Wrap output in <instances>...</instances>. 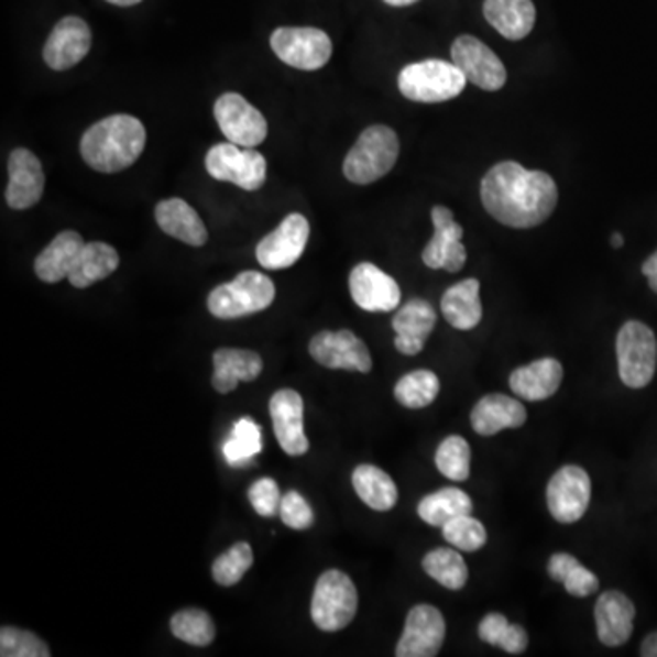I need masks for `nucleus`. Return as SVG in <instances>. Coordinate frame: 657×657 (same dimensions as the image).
<instances>
[{
  "instance_id": "ea45409f",
  "label": "nucleus",
  "mask_w": 657,
  "mask_h": 657,
  "mask_svg": "<svg viewBox=\"0 0 657 657\" xmlns=\"http://www.w3.org/2000/svg\"><path fill=\"white\" fill-rule=\"evenodd\" d=\"M254 562V554L249 543H236L232 548L221 554L212 565V578L221 587H234L240 583L247 570Z\"/></svg>"
},
{
  "instance_id": "4468645a",
  "label": "nucleus",
  "mask_w": 657,
  "mask_h": 657,
  "mask_svg": "<svg viewBox=\"0 0 657 657\" xmlns=\"http://www.w3.org/2000/svg\"><path fill=\"white\" fill-rule=\"evenodd\" d=\"M309 353L318 364L327 369H343L369 373L373 359L368 346L353 331H321L313 337Z\"/></svg>"
},
{
  "instance_id": "aec40b11",
  "label": "nucleus",
  "mask_w": 657,
  "mask_h": 657,
  "mask_svg": "<svg viewBox=\"0 0 657 657\" xmlns=\"http://www.w3.org/2000/svg\"><path fill=\"white\" fill-rule=\"evenodd\" d=\"M10 183L6 187V204L11 209L26 210L39 204L44 193V172L37 155L28 149L11 152L8 161Z\"/></svg>"
},
{
  "instance_id": "f257e3e1",
  "label": "nucleus",
  "mask_w": 657,
  "mask_h": 657,
  "mask_svg": "<svg viewBox=\"0 0 657 657\" xmlns=\"http://www.w3.org/2000/svg\"><path fill=\"white\" fill-rule=\"evenodd\" d=\"M481 201L499 223L512 229H534L554 215L559 190L550 174L503 161L482 177Z\"/></svg>"
},
{
  "instance_id": "a18cd8bd",
  "label": "nucleus",
  "mask_w": 657,
  "mask_h": 657,
  "mask_svg": "<svg viewBox=\"0 0 657 657\" xmlns=\"http://www.w3.org/2000/svg\"><path fill=\"white\" fill-rule=\"evenodd\" d=\"M642 273L647 276L650 289L657 293V251L648 258L647 262L643 263Z\"/></svg>"
},
{
  "instance_id": "49530a36",
  "label": "nucleus",
  "mask_w": 657,
  "mask_h": 657,
  "mask_svg": "<svg viewBox=\"0 0 657 657\" xmlns=\"http://www.w3.org/2000/svg\"><path fill=\"white\" fill-rule=\"evenodd\" d=\"M642 656L657 657V632L645 637V642L642 643Z\"/></svg>"
},
{
  "instance_id": "72a5a7b5",
  "label": "nucleus",
  "mask_w": 657,
  "mask_h": 657,
  "mask_svg": "<svg viewBox=\"0 0 657 657\" xmlns=\"http://www.w3.org/2000/svg\"><path fill=\"white\" fill-rule=\"evenodd\" d=\"M424 572L435 579L440 587L451 592L462 590L468 583V565L464 557L453 548H437L426 554L423 559Z\"/></svg>"
},
{
  "instance_id": "c9c22d12",
  "label": "nucleus",
  "mask_w": 657,
  "mask_h": 657,
  "mask_svg": "<svg viewBox=\"0 0 657 657\" xmlns=\"http://www.w3.org/2000/svg\"><path fill=\"white\" fill-rule=\"evenodd\" d=\"M479 637L482 642L499 647L504 653L523 654L528 647V634L521 625H512L503 614L492 612L479 623Z\"/></svg>"
},
{
  "instance_id": "c85d7f7f",
  "label": "nucleus",
  "mask_w": 657,
  "mask_h": 657,
  "mask_svg": "<svg viewBox=\"0 0 657 657\" xmlns=\"http://www.w3.org/2000/svg\"><path fill=\"white\" fill-rule=\"evenodd\" d=\"M484 17L503 37L521 41L534 30L537 11L532 0H484Z\"/></svg>"
},
{
  "instance_id": "412c9836",
  "label": "nucleus",
  "mask_w": 657,
  "mask_h": 657,
  "mask_svg": "<svg viewBox=\"0 0 657 657\" xmlns=\"http://www.w3.org/2000/svg\"><path fill=\"white\" fill-rule=\"evenodd\" d=\"M593 615H595L599 642L606 647H621L631 639L634 620H636V606L625 593L620 590L601 593Z\"/></svg>"
},
{
  "instance_id": "a211bd4d",
  "label": "nucleus",
  "mask_w": 657,
  "mask_h": 657,
  "mask_svg": "<svg viewBox=\"0 0 657 657\" xmlns=\"http://www.w3.org/2000/svg\"><path fill=\"white\" fill-rule=\"evenodd\" d=\"M354 304L368 313H390L401 305V287L395 278L373 263H359L349 274Z\"/></svg>"
},
{
  "instance_id": "bb28decb",
  "label": "nucleus",
  "mask_w": 657,
  "mask_h": 657,
  "mask_svg": "<svg viewBox=\"0 0 657 657\" xmlns=\"http://www.w3.org/2000/svg\"><path fill=\"white\" fill-rule=\"evenodd\" d=\"M83 247L85 240L75 230H65L55 236L35 260L37 278L43 280L44 284H59L61 280L68 278Z\"/></svg>"
},
{
  "instance_id": "e433bc0d",
  "label": "nucleus",
  "mask_w": 657,
  "mask_h": 657,
  "mask_svg": "<svg viewBox=\"0 0 657 657\" xmlns=\"http://www.w3.org/2000/svg\"><path fill=\"white\" fill-rule=\"evenodd\" d=\"M435 466L449 481H468L471 471V448L468 440L460 435L444 438L435 453Z\"/></svg>"
},
{
  "instance_id": "9b49d317",
  "label": "nucleus",
  "mask_w": 657,
  "mask_h": 657,
  "mask_svg": "<svg viewBox=\"0 0 657 657\" xmlns=\"http://www.w3.org/2000/svg\"><path fill=\"white\" fill-rule=\"evenodd\" d=\"M216 121L225 138L234 145L254 149L267 138V121L245 97L227 91L215 105Z\"/></svg>"
},
{
  "instance_id": "a19ab883",
  "label": "nucleus",
  "mask_w": 657,
  "mask_h": 657,
  "mask_svg": "<svg viewBox=\"0 0 657 657\" xmlns=\"http://www.w3.org/2000/svg\"><path fill=\"white\" fill-rule=\"evenodd\" d=\"M444 539L448 545L459 548L460 551L481 550L486 545L488 532L479 518L470 515H460L442 526Z\"/></svg>"
},
{
  "instance_id": "f03ea898",
  "label": "nucleus",
  "mask_w": 657,
  "mask_h": 657,
  "mask_svg": "<svg viewBox=\"0 0 657 657\" xmlns=\"http://www.w3.org/2000/svg\"><path fill=\"white\" fill-rule=\"evenodd\" d=\"M146 145L140 119L118 113L91 124L80 140V155L94 171L116 174L134 165Z\"/></svg>"
},
{
  "instance_id": "5701e85b",
  "label": "nucleus",
  "mask_w": 657,
  "mask_h": 657,
  "mask_svg": "<svg viewBox=\"0 0 657 657\" xmlns=\"http://www.w3.org/2000/svg\"><path fill=\"white\" fill-rule=\"evenodd\" d=\"M528 418L523 402L512 396L493 393L482 396L471 412V428L482 437H493L504 429H517Z\"/></svg>"
},
{
  "instance_id": "4be33fe9",
  "label": "nucleus",
  "mask_w": 657,
  "mask_h": 657,
  "mask_svg": "<svg viewBox=\"0 0 657 657\" xmlns=\"http://www.w3.org/2000/svg\"><path fill=\"white\" fill-rule=\"evenodd\" d=\"M437 326V313L434 305L423 298H413L402 305L393 316L395 348L406 357H415L423 351L429 335Z\"/></svg>"
},
{
  "instance_id": "37998d69",
  "label": "nucleus",
  "mask_w": 657,
  "mask_h": 657,
  "mask_svg": "<svg viewBox=\"0 0 657 657\" xmlns=\"http://www.w3.org/2000/svg\"><path fill=\"white\" fill-rule=\"evenodd\" d=\"M280 517L285 526L293 529H307L315 523V512L304 495L298 492H287L280 504Z\"/></svg>"
},
{
  "instance_id": "473e14b6",
  "label": "nucleus",
  "mask_w": 657,
  "mask_h": 657,
  "mask_svg": "<svg viewBox=\"0 0 657 657\" xmlns=\"http://www.w3.org/2000/svg\"><path fill=\"white\" fill-rule=\"evenodd\" d=\"M548 573L557 583L565 584L567 592L573 598H588L599 590V579L595 573L583 567L576 557L567 551L554 554L548 561Z\"/></svg>"
},
{
  "instance_id": "a878e982",
  "label": "nucleus",
  "mask_w": 657,
  "mask_h": 657,
  "mask_svg": "<svg viewBox=\"0 0 657 657\" xmlns=\"http://www.w3.org/2000/svg\"><path fill=\"white\" fill-rule=\"evenodd\" d=\"M212 360V387L221 395L232 393L240 382L256 380L263 371L262 357L247 349H218Z\"/></svg>"
},
{
  "instance_id": "0eeeda50",
  "label": "nucleus",
  "mask_w": 657,
  "mask_h": 657,
  "mask_svg": "<svg viewBox=\"0 0 657 657\" xmlns=\"http://www.w3.org/2000/svg\"><path fill=\"white\" fill-rule=\"evenodd\" d=\"M620 379L626 387L643 390L653 382L657 368V340L643 321H626L615 342Z\"/></svg>"
},
{
  "instance_id": "f8f14e48",
  "label": "nucleus",
  "mask_w": 657,
  "mask_h": 657,
  "mask_svg": "<svg viewBox=\"0 0 657 657\" xmlns=\"http://www.w3.org/2000/svg\"><path fill=\"white\" fill-rule=\"evenodd\" d=\"M451 61L471 85L479 86L482 90H501L508 80L503 61L473 35H460L455 39L451 44Z\"/></svg>"
},
{
  "instance_id": "393cba45",
  "label": "nucleus",
  "mask_w": 657,
  "mask_h": 657,
  "mask_svg": "<svg viewBox=\"0 0 657 657\" xmlns=\"http://www.w3.org/2000/svg\"><path fill=\"white\" fill-rule=\"evenodd\" d=\"M155 221L165 234L190 247H204L209 232L198 212L179 198L163 199L155 207Z\"/></svg>"
},
{
  "instance_id": "6e6552de",
  "label": "nucleus",
  "mask_w": 657,
  "mask_h": 657,
  "mask_svg": "<svg viewBox=\"0 0 657 657\" xmlns=\"http://www.w3.org/2000/svg\"><path fill=\"white\" fill-rule=\"evenodd\" d=\"M205 166L218 182L234 183L247 193H254L267 182V160L258 150L234 143H219L207 152Z\"/></svg>"
},
{
  "instance_id": "6ab92c4d",
  "label": "nucleus",
  "mask_w": 657,
  "mask_h": 657,
  "mask_svg": "<svg viewBox=\"0 0 657 657\" xmlns=\"http://www.w3.org/2000/svg\"><path fill=\"white\" fill-rule=\"evenodd\" d=\"M273 417L274 435L280 448L291 457H302L309 451V438L304 431V398L298 391L280 390L269 402Z\"/></svg>"
},
{
  "instance_id": "f3484780",
  "label": "nucleus",
  "mask_w": 657,
  "mask_h": 657,
  "mask_svg": "<svg viewBox=\"0 0 657 657\" xmlns=\"http://www.w3.org/2000/svg\"><path fill=\"white\" fill-rule=\"evenodd\" d=\"M90 48V26L80 17H65L55 24L48 41L44 44V63L52 70H70L85 59Z\"/></svg>"
},
{
  "instance_id": "8fccbe9b",
  "label": "nucleus",
  "mask_w": 657,
  "mask_h": 657,
  "mask_svg": "<svg viewBox=\"0 0 657 657\" xmlns=\"http://www.w3.org/2000/svg\"><path fill=\"white\" fill-rule=\"evenodd\" d=\"M107 2H110V4L123 6V8H127V6L140 4L141 0H107Z\"/></svg>"
},
{
  "instance_id": "c756f323",
  "label": "nucleus",
  "mask_w": 657,
  "mask_h": 657,
  "mask_svg": "<svg viewBox=\"0 0 657 657\" xmlns=\"http://www.w3.org/2000/svg\"><path fill=\"white\" fill-rule=\"evenodd\" d=\"M118 251L102 241H91L83 247L68 280L75 289H86V287L108 278L110 274L118 271Z\"/></svg>"
},
{
  "instance_id": "2eb2a0df",
  "label": "nucleus",
  "mask_w": 657,
  "mask_h": 657,
  "mask_svg": "<svg viewBox=\"0 0 657 657\" xmlns=\"http://www.w3.org/2000/svg\"><path fill=\"white\" fill-rule=\"evenodd\" d=\"M435 234L424 247L423 262L429 269H444L448 273H459L468 260L462 236L464 229L455 221V216L448 207L437 205L431 209Z\"/></svg>"
},
{
  "instance_id": "58836bf2",
  "label": "nucleus",
  "mask_w": 657,
  "mask_h": 657,
  "mask_svg": "<svg viewBox=\"0 0 657 657\" xmlns=\"http://www.w3.org/2000/svg\"><path fill=\"white\" fill-rule=\"evenodd\" d=\"M262 451V428L252 418L243 417L234 424L232 435L223 444V455L227 462L234 468L251 462Z\"/></svg>"
},
{
  "instance_id": "09e8293b",
  "label": "nucleus",
  "mask_w": 657,
  "mask_h": 657,
  "mask_svg": "<svg viewBox=\"0 0 657 657\" xmlns=\"http://www.w3.org/2000/svg\"><path fill=\"white\" fill-rule=\"evenodd\" d=\"M385 4L396 6V8H402V6H412L418 0H384Z\"/></svg>"
},
{
  "instance_id": "1a4fd4ad",
  "label": "nucleus",
  "mask_w": 657,
  "mask_h": 657,
  "mask_svg": "<svg viewBox=\"0 0 657 657\" xmlns=\"http://www.w3.org/2000/svg\"><path fill=\"white\" fill-rule=\"evenodd\" d=\"M271 48L282 63L305 72L320 70L332 55L331 39L318 28H278Z\"/></svg>"
},
{
  "instance_id": "dca6fc26",
  "label": "nucleus",
  "mask_w": 657,
  "mask_h": 657,
  "mask_svg": "<svg viewBox=\"0 0 657 657\" xmlns=\"http://www.w3.org/2000/svg\"><path fill=\"white\" fill-rule=\"evenodd\" d=\"M446 639V621L437 606L417 604L407 614L396 657H435Z\"/></svg>"
},
{
  "instance_id": "20e7f679",
  "label": "nucleus",
  "mask_w": 657,
  "mask_h": 657,
  "mask_svg": "<svg viewBox=\"0 0 657 657\" xmlns=\"http://www.w3.org/2000/svg\"><path fill=\"white\" fill-rule=\"evenodd\" d=\"M276 296L273 280L258 271L238 274L229 284L218 285L209 294L210 315L221 320H234L256 315L271 307Z\"/></svg>"
},
{
  "instance_id": "cd10ccee",
  "label": "nucleus",
  "mask_w": 657,
  "mask_h": 657,
  "mask_svg": "<svg viewBox=\"0 0 657 657\" xmlns=\"http://www.w3.org/2000/svg\"><path fill=\"white\" fill-rule=\"evenodd\" d=\"M481 284L479 280H462L459 284L451 285L442 299L440 310L449 326L459 331H471L482 320Z\"/></svg>"
},
{
  "instance_id": "79ce46f5",
  "label": "nucleus",
  "mask_w": 657,
  "mask_h": 657,
  "mask_svg": "<svg viewBox=\"0 0 657 657\" xmlns=\"http://www.w3.org/2000/svg\"><path fill=\"white\" fill-rule=\"evenodd\" d=\"M0 656L2 657H50L48 645L33 632L15 626L0 628Z\"/></svg>"
},
{
  "instance_id": "7c9ffc66",
  "label": "nucleus",
  "mask_w": 657,
  "mask_h": 657,
  "mask_svg": "<svg viewBox=\"0 0 657 657\" xmlns=\"http://www.w3.org/2000/svg\"><path fill=\"white\" fill-rule=\"evenodd\" d=\"M353 488L364 504L376 512H390L398 501L395 481L373 464H360L353 471Z\"/></svg>"
},
{
  "instance_id": "b1692460",
  "label": "nucleus",
  "mask_w": 657,
  "mask_h": 657,
  "mask_svg": "<svg viewBox=\"0 0 657 657\" xmlns=\"http://www.w3.org/2000/svg\"><path fill=\"white\" fill-rule=\"evenodd\" d=\"M562 365L556 359L535 360L510 374V387L521 401L543 402L556 395L561 387Z\"/></svg>"
},
{
  "instance_id": "423d86ee",
  "label": "nucleus",
  "mask_w": 657,
  "mask_h": 657,
  "mask_svg": "<svg viewBox=\"0 0 657 657\" xmlns=\"http://www.w3.org/2000/svg\"><path fill=\"white\" fill-rule=\"evenodd\" d=\"M359 610V592L348 573L327 570L316 581L310 617L324 632H340L351 625Z\"/></svg>"
},
{
  "instance_id": "ddd939ff",
  "label": "nucleus",
  "mask_w": 657,
  "mask_h": 657,
  "mask_svg": "<svg viewBox=\"0 0 657 657\" xmlns=\"http://www.w3.org/2000/svg\"><path fill=\"white\" fill-rule=\"evenodd\" d=\"M309 234L310 227L307 218L299 212H293L278 225V229L273 230L258 243V262L269 271L293 267L304 254Z\"/></svg>"
},
{
  "instance_id": "c03bdc74",
  "label": "nucleus",
  "mask_w": 657,
  "mask_h": 657,
  "mask_svg": "<svg viewBox=\"0 0 657 657\" xmlns=\"http://www.w3.org/2000/svg\"><path fill=\"white\" fill-rule=\"evenodd\" d=\"M249 501L258 515L265 518L274 517L276 513H280V504H282L278 484L269 477L260 479L249 490Z\"/></svg>"
},
{
  "instance_id": "7ed1b4c3",
  "label": "nucleus",
  "mask_w": 657,
  "mask_h": 657,
  "mask_svg": "<svg viewBox=\"0 0 657 657\" xmlns=\"http://www.w3.org/2000/svg\"><path fill=\"white\" fill-rule=\"evenodd\" d=\"M401 154L395 130L385 124H373L360 134L343 161V176L354 185H371L390 174Z\"/></svg>"
},
{
  "instance_id": "de8ad7c7",
  "label": "nucleus",
  "mask_w": 657,
  "mask_h": 657,
  "mask_svg": "<svg viewBox=\"0 0 657 657\" xmlns=\"http://www.w3.org/2000/svg\"><path fill=\"white\" fill-rule=\"evenodd\" d=\"M610 243H612L614 249H620V247L625 245V238H623L620 232H615V234L610 238Z\"/></svg>"
},
{
  "instance_id": "f704fd0d",
  "label": "nucleus",
  "mask_w": 657,
  "mask_h": 657,
  "mask_svg": "<svg viewBox=\"0 0 657 657\" xmlns=\"http://www.w3.org/2000/svg\"><path fill=\"white\" fill-rule=\"evenodd\" d=\"M440 391V380L434 371L417 369L404 374L395 385V398L407 409H423L434 404Z\"/></svg>"
},
{
  "instance_id": "9d476101",
  "label": "nucleus",
  "mask_w": 657,
  "mask_h": 657,
  "mask_svg": "<svg viewBox=\"0 0 657 657\" xmlns=\"http://www.w3.org/2000/svg\"><path fill=\"white\" fill-rule=\"evenodd\" d=\"M592 499V481L581 466H562L546 488V503L557 523L573 524L584 517Z\"/></svg>"
},
{
  "instance_id": "2f4dec72",
  "label": "nucleus",
  "mask_w": 657,
  "mask_h": 657,
  "mask_svg": "<svg viewBox=\"0 0 657 657\" xmlns=\"http://www.w3.org/2000/svg\"><path fill=\"white\" fill-rule=\"evenodd\" d=\"M418 517L435 528H442L444 524L460 515L473 512V501L460 488H442L438 492L429 493L418 503Z\"/></svg>"
},
{
  "instance_id": "4c0bfd02",
  "label": "nucleus",
  "mask_w": 657,
  "mask_h": 657,
  "mask_svg": "<svg viewBox=\"0 0 657 657\" xmlns=\"http://www.w3.org/2000/svg\"><path fill=\"white\" fill-rule=\"evenodd\" d=\"M171 631L179 642L193 647H209L215 642V621L205 610H179L171 620Z\"/></svg>"
},
{
  "instance_id": "39448f33",
  "label": "nucleus",
  "mask_w": 657,
  "mask_h": 657,
  "mask_svg": "<svg viewBox=\"0 0 657 657\" xmlns=\"http://www.w3.org/2000/svg\"><path fill=\"white\" fill-rule=\"evenodd\" d=\"M464 74L453 61L428 59L407 65L398 75L402 96L415 102H446L464 91Z\"/></svg>"
}]
</instances>
